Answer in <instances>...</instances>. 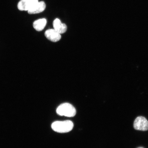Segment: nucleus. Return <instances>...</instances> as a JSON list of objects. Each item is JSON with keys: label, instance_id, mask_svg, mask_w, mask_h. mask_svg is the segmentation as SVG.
<instances>
[{"label": "nucleus", "instance_id": "obj_3", "mask_svg": "<svg viewBox=\"0 0 148 148\" xmlns=\"http://www.w3.org/2000/svg\"><path fill=\"white\" fill-rule=\"evenodd\" d=\"M134 127L136 130L147 131L148 130V121L144 116H138L134 120Z\"/></svg>", "mask_w": 148, "mask_h": 148}, {"label": "nucleus", "instance_id": "obj_1", "mask_svg": "<svg viewBox=\"0 0 148 148\" xmlns=\"http://www.w3.org/2000/svg\"><path fill=\"white\" fill-rule=\"evenodd\" d=\"M74 126L73 122L70 120L54 122L51 125V128L55 132L65 133L70 132Z\"/></svg>", "mask_w": 148, "mask_h": 148}, {"label": "nucleus", "instance_id": "obj_8", "mask_svg": "<svg viewBox=\"0 0 148 148\" xmlns=\"http://www.w3.org/2000/svg\"><path fill=\"white\" fill-rule=\"evenodd\" d=\"M47 23V20L45 18H40L35 21L33 23V26L37 31L43 30Z\"/></svg>", "mask_w": 148, "mask_h": 148}, {"label": "nucleus", "instance_id": "obj_6", "mask_svg": "<svg viewBox=\"0 0 148 148\" xmlns=\"http://www.w3.org/2000/svg\"><path fill=\"white\" fill-rule=\"evenodd\" d=\"M46 7V4L44 1H38L33 5L32 8L28 11V12L30 14L40 13L45 10Z\"/></svg>", "mask_w": 148, "mask_h": 148}, {"label": "nucleus", "instance_id": "obj_2", "mask_svg": "<svg viewBox=\"0 0 148 148\" xmlns=\"http://www.w3.org/2000/svg\"><path fill=\"white\" fill-rule=\"evenodd\" d=\"M57 114L61 116L73 117L76 114L75 109L73 105L68 103H62L57 109Z\"/></svg>", "mask_w": 148, "mask_h": 148}, {"label": "nucleus", "instance_id": "obj_7", "mask_svg": "<svg viewBox=\"0 0 148 148\" xmlns=\"http://www.w3.org/2000/svg\"><path fill=\"white\" fill-rule=\"evenodd\" d=\"M53 25L55 30L60 34H63L66 32L67 26L66 24L62 23L58 18H56L53 22Z\"/></svg>", "mask_w": 148, "mask_h": 148}, {"label": "nucleus", "instance_id": "obj_4", "mask_svg": "<svg viewBox=\"0 0 148 148\" xmlns=\"http://www.w3.org/2000/svg\"><path fill=\"white\" fill-rule=\"evenodd\" d=\"M38 0H21L18 3V8L21 11H28L36 3Z\"/></svg>", "mask_w": 148, "mask_h": 148}, {"label": "nucleus", "instance_id": "obj_9", "mask_svg": "<svg viewBox=\"0 0 148 148\" xmlns=\"http://www.w3.org/2000/svg\"><path fill=\"white\" fill-rule=\"evenodd\" d=\"M137 148H143V147H138Z\"/></svg>", "mask_w": 148, "mask_h": 148}, {"label": "nucleus", "instance_id": "obj_5", "mask_svg": "<svg viewBox=\"0 0 148 148\" xmlns=\"http://www.w3.org/2000/svg\"><path fill=\"white\" fill-rule=\"evenodd\" d=\"M45 35L48 40L53 42L59 41L61 38L60 34L54 29H47L45 31Z\"/></svg>", "mask_w": 148, "mask_h": 148}]
</instances>
